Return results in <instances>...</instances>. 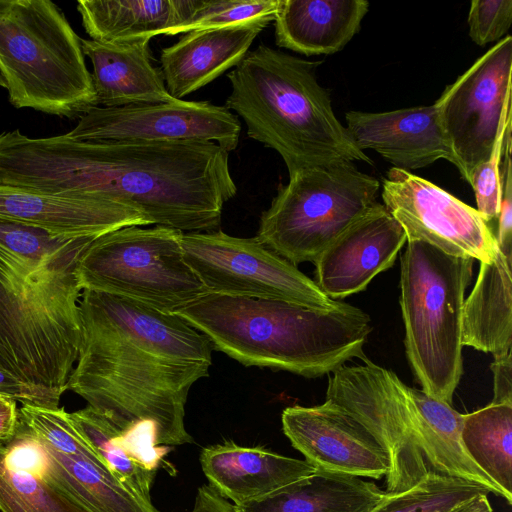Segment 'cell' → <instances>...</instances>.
Instances as JSON below:
<instances>
[{
	"mask_svg": "<svg viewBox=\"0 0 512 512\" xmlns=\"http://www.w3.org/2000/svg\"><path fill=\"white\" fill-rule=\"evenodd\" d=\"M0 73L16 108L79 119L97 106L81 38L50 0H0Z\"/></svg>",
	"mask_w": 512,
	"mask_h": 512,
	"instance_id": "52a82bcc",
	"label": "cell"
},
{
	"mask_svg": "<svg viewBox=\"0 0 512 512\" xmlns=\"http://www.w3.org/2000/svg\"><path fill=\"white\" fill-rule=\"evenodd\" d=\"M309 61L260 44L227 74L231 93L225 107L245 122L247 135L275 150L289 176L337 162L371 158L337 119L329 92Z\"/></svg>",
	"mask_w": 512,
	"mask_h": 512,
	"instance_id": "8992f818",
	"label": "cell"
},
{
	"mask_svg": "<svg viewBox=\"0 0 512 512\" xmlns=\"http://www.w3.org/2000/svg\"><path fill=\"white\" fill-rule=\"evenodd\" d=\"M0 86L3 87V88H6V82L4 80V78L2 77L1 73H0Z\"/></svg>",
	"mask_w": 512,
	"mask_h": 512,
	"instance_id": "b9f144b4",
	"label": "cell"
},
{
	"mask_svg": "<svg viewBox=\"0 0 512 512\" xmlns=\"http://www.w3.org/2000/svg\"><path fill=\"white\" fill-rule=\"evenodd\" d=\"M488 494H480L472 498L468 502L460 505L452 512H493Z\"/></svg>",
	"mask_w": 512,
	"mask_h": 512,
	"instance_id": "60d3db41",
	"label": "cell"
},
{
	"mask_svg": "<svg viewBox=\"0 0 512 512\" xmlns=\"http://www.w3.org/2000/svg\"><path fill=\"white\" fill-rule=\"evenodd\" d=\"M14 439L41 477L85 512H159L125 486L97 454L60 453L20 418Z\"/></svg>",
	"mask_w": 512,
	"mask_h": 512,
	"instance_id": "ac0fdd59",
	"label": "cell"
},
{
	"mask_svg": "<svg viewBox=\"0 0 512 512\" xmlns=\"http://www.w3.org/2000/svg\"><path fill=\"white\" fill-rule=\"evenodd\" d=\"M512 37L507 35L446 87L441 117L461 166V176L485 161L511 116Z\"/></svg>",
	"mask_w": 512,
	"mask_h": 512,
	"instance_id": "7c38bea8",
	"label": "cell"
},
{
	"mask_svg": "<svg viewBox=\"0 0 512 512\" xmlns=\"http://www.w3.org/2000/svg\"><path fill=\"white\" fill-rule=\"evenodd\" d=\"M0 185L110 200L183 233L215 231L237 192L229 153L213 142L31 138L19 129L0 140Z\"/></svg>",
	"mask_w": 512,
	"mask_h": 512,
	"instance_id": "6da1fadb",
	"label": "cell"
},
{
	"mask_svg": "<svg viewBox=\"0 0 512 512\" xmlns=\"http://www.w3.org/2000/svg\"><path fill=\"white\" fill-rule=\"evenodd\" d=\"M200 464L208 485L234 505L267 495L317 470L306 460L233 441L203 448Z\"/></svg>",
	"mask_w": 512,
	"mask_h": 512,
	"instance_id": "44dd1931",
	"label": "cell"
},
{
	"mask_svg": "<svg viewBox=\"0 0 512 512\" xmlns=\"http://www.w3.org/2000/svg\"><path fill=\"white\" fill-rule=\"evenodd\" d=\"M511 116L501 127L489 157L473 168L468 183L476 198V210L488 223L497 218L500 206V163L503 152V139Z\"/></svg>",
	"mask_w": 512,
	"mask_h": 512,
	"instance_id": "d6a6232c",
	"label": "cell"
},
{
	"mask_svg": "<svg viewBox=\"0 0 512 512\" xmlns=\"http://www.w3.org/2000/svg\"><path fill=\"white\" fill-rule=\"evenodd\" d=\"M326 400L359 421L387 454L385 493L407 490L432 471L502 494L462 443L463 414L407 386L393 371L368 358L344 364L329 377Z\"/></svg>",
	"mask_w": 512,
	"mask_h": 512,
	"instance_id": "5b68a950",
	"label": "cell"
},
{
	"mask_svg": "<svg viewBox=\"0 0 512 512\" xmlns=\"http://www.w3.org/2000/svg\"><path fill=\"white\" fill-rule=\"evenodd\" d=\"M493 372L494 404H512V354L511 352L494 358Z\"/></svg>",
	"mask_w": 512,
	"mask_h": 512,
	"instance_id": "8d00e7d4",
	"label": "cell"
},
{
	"mask_svg": "<svg viewBox=\"0 0 512 512\" xmlns=\"http://www.w3.org/2000/svg\"><path fill=\"white\" fill-rule=\"evenodd\" d=\"M0 511L85 512L4 442H0Z\"/></svg>",
	"mask_w": 512,
	"mask_h": 512,
	"instance_id": "f1b7e54d",
	"label": "cell"
},
{
	"mask_svg": "<svg viewBox=\"0 0 512 512\" xmlns=\"http://www.w3.org/2000/svg\"><path fill=\"white\" fill-rule=\"evenodd\" d=\"M368 10L366 0H281L275 43L306 56L334 54L358 33Z\"/></svg>",
	"mask_w": 512,
	"mask_h": 512,
	"instance_id": "603a6c76",
	"label": "cell"
},
{
	"mask_svg": "<svg viewBox=\"0 0 512 512\" xmlns=\"http://www.w3.org/2000/svg\"><path fill=\"white\" fill-rule=\"evenodd\" d=\"M182 234L162 226H127L100 235L78 261L82 289L177 312L208 293L184 259Z\"/></svg>",
	"mask_w": 512,
	"mask_h": 512,
	"instance_id": "30bf717a",
	"label": "cell"
},
{
	"mask_svg": "<svg viewBox=\"0 0 512 512\" xmlns=\"http://www.w3.org/2000/svg\"><path fill=\"white\" fill-rule=\"evenodd\" d=\"M383 205L402 226L407 241H422L446 254L491 263L495 233L473 208L434 183L390 168L383 178Z\"/></svg>",
	"mask_w": 512,
	"mask_h": 512,
	"instance_id": "4fadbf2b",
	"label": "cell"
},
{
	"mask_svg": "<svg viewBox=\"0 0 512 512\" xmlns=\"http://www.w3.org/2000/svg\"><path fill=\"white\" fill-rule=\"evenodd\" d=\"M406 241L402 226L376 202L317 258L314 281L337 301L364 291L395 263Z\"/></svg>",
	"mask_w": 512,
	"mask_h": 512,
	"instance_id": "2e32d148",
	"label": "cell"
},
{
	"mask_svg": "<svg viewBox=\"0 0 512 512\" xmlns=\"http://www.w3.org/2000/svg\"><path fill=\"white\" fill-rule=\"evenodd\" d=\"M191 512H237L234 504L228 502L210 485L198 488Z\"/></svg>",
	"mask_w": 512,
	"mask_h": 512,
	"instance_id": "f35d334b",
	"label": "cell"
},
{
	"mask_svg": "<svg viewBox=\"0 0 512 512\" xmlns=\"http://www.w3.org/2000/svg\"><path fill=\"white\" fill-rule=\"evenodd\" d=\"M511 123L507 125L500 163V206L497 216L498 228L495 234L499 250L512 258V164H511Z\"/></svg>",
	"mask_w": 512,
	"mask_h": 512,
	"instance_id": "d590c367",
	"label": "cell"
},
{
	"mask_svg": "<svg viewBox=\"0 0 512 512\" xmlns=\"http://www.w3.org/2000/svg\"><path fill=\"white\" fill-rule=\"evenodd\" d=\"M488 493L474 483L431 471L407 490L385 493L369 512H452L477 495Z\"/></svg>",
	"mask_w": 512,
	"mask_h": 512,
	"instance_id": "f546056e",
	"label": "cell"
},
{
	"mask_svg": "<svg viewBox=\"0 0 512 512\" xmlns=\"http://www.w3.org/2000/svg\"><path fill=\"white\" fill-rule=\"evenodd\" d=\"M346 129L362 151L375 150L395 168L412 170L445 159L461 166L445 131L438 100L387 112L349 111Z\"/></svg>",
	"mask_w": 512,
	"mask_h": 512,
	"instance_id": "e0dca14e",
	"label": "cell"
},
{
	"mask_svg": "<svg viewBox=\"0 0 512 512\" xmlns=\"http://www.w3.org/2000/svg\"><path fill=\"white\" fill-rule=\"evenodd\" d=\"M282 429L317 470L379 479L389 471L387 454L374 436L330 400L283 410Z\"/></svg>",
	"mask_w": 512,
	"mask_h": 512,
	"instance_id": "9a60e30c",
	"label": "cell"
},
{
	"mask_svg": "<svg viewBox=\"0 0 512 512\" xmlns=\"http://www.w3.org/2000/svg\"><path fill=\"white\" fill-rule=\"evenodd\" d=\"M19 422L16 401L0 396V442H6L15 435Z\"/></svg>",
	"mask_w": 512,
	"mask_h": 512,
	"instance_id": "ab89813d",
	"label": "cell"
},
{
	"mask_svg": "<svg viewBox=\"0 0 512 512\" xmlns=\"http://www.w3.org/2000/svg\"><path fill=\"white\" fill-rule=\"evenodd\" d=\"M462 443L475 464L512 504V404H494L463 414Z\"/></svg>",
	"mask_w": 512,
	"mask_h": 512,
	"instance_id": "83f0119b",
	"label": "cell"
},
{
	"mask_svg": "<svg viewBox=\"0 0 512 512\" xmlns=\"http://www.w3.org/2000/svg\"><path fill=\"white\" fill-rule=\"evenodd\" d=\"M68 240L39 228L0 220V248L22 258L42 260Z\"/></svg>",
	"mask_w": 512,
	"mask_h": 512,
	"instance_id": "836d02e7",
	"label": "cell"
},
{
	"mask_svg": "<svg viewBox=\"0 0 512 512\" xmlns=\"http://www.w3.org/2000/svg\"><path fill=\"white\" fill-rule=\"evenodd\" d=\"M79 314L81 344L67 389L157 447L192 443L185 405L208 375L209 339L175 313L103 292L83 290Z\"/></svg>",
	"mask_w": 512,
	"mask_h": 512,
	"instance_id": "7a4b0ae2",
	"label": "cell"
},
{
	"mask_svg": "<svg viewBox=\"0 0 512 512\" xmlns=\"http://www.w3.org/2000/svg\"><path fill=\"white\" fill-rule=\"evenodd\" d=\"M512 258L500 250L493 262L480 263L474 287L464 299L462 345L495 357L512 348Z\"/></svg>",
	"mask_w": 512,
	"mask_h": 512,
	"instance_id": "484cf974",
	"label": "cell"
},
{
	"mask_svg": "<svg viewBox=\"0 0 512 512\" xmlns=\"http://www.w3.org/2000/svg\"><path fill=\"white\" fill-rule=\"evenodd\" d=\"M200 0H79L77 10L91 40L128 43L185 34Z\"/></svg>",
	"mask_w": 512,
	"mask_h": 512,
	"instance_id": "cb8c5ba5",
	"label": "cell"
},
{
	"mask_svg": "<svg viewBox=\"0 0 512 512\" xmlns=\"http://www.w3.org/2000/svg\"><path fill=\"white\" fill-rule=\"evenodd\" d=\"M212 347L245 366L307 378L333 373L367 357L371 319L345 302L330 310L274 299L207 293L175 312Z\"/></svg>",
	"mask_w": 512,
	"mask_h": 512,
	"instance_id": "3957f363",
	"label": "cell"
},
{
	"mask_svg": "<svg viewBox=\"0 0 512 512\" xmlns=\"http://www.w3.org/2000/svg\"><path fill=\"white\" fill-rule=\"evenodd\" d=\"M97 237L68 240L44 259L0 248V364L56 409L81 344L78 261Z\"/></svg>",
	"mask_w": 512,
	"mask_h": 512,
	"instance_id": "277c9868",
	"label": "cell"
},
{
	"mask_svg": "<svg viewBox=\"0 0 512 512\" xmlns=\"http://www.w3.org/2000/svg\"><path fill=\"white\" fill-rule=\"evenodd\" d=\"M241 123L225 106L174 99L122 107L95 106L68 133L79 141L213 142L228 153L238 146Z\"/></svg>",
	"mask_w": 512,
	"mask_h": 512,
	"instance_id": "5bb4252c",
	"label": "cell"
},
{
	"mask_svg": "<svg viewBox=\"0 0 512 512\" xmlns=\"http://www.w3.org/2000/svg\"><path fill=\"white\" fill-rule=\"evenodd\" d=\"M384 495L361 477L316 470L235 507L237 512H369Z\"/></svg>",
	"mask_w": 512,
	"mask_h": 512,
	"instance_id": "d4e9b609",
	"label": "cell"
},
{
	"mask_svg": "<svg viewBox=\"0 0 512 512\" xmlns=\"http://www.w3.org/2000/svg\"><path fill=\"white\" fill-rule=\"evenodd\" d=\"M274 19L265 17L224 27L192 30L175 44L163 48L160 71L171 97L183 100L236 66L255 38Z\"/></svg>",
	"mask_w": 512,
	"mask_h": 512,
	"instance_id": "ffe728a7",
	"label": "cell"
},
{
	"mask_svg": "<svg viewBox=\"0 0 512 512\" xmlns=\"http://www.w3.org/2000/svg\"><path fill=\"white\" fill-rule=\"evenodd\" d=\"M181 246L185 261L208 293L284 300L321 310L340 303L256 237L240 238L221 230L187 232Z\"/></svg>",
	"mask_w": 512,
	"mask_h": 512,
	"instance_id": "8fae6325",
	"label": "cell"
},
{
	"mask_svg": "<svg viewBox=\"0 0 512 512\" xmlns=\"http://www.w3.org/2000/svg\"><path fill=\"white\" fill-rule=\"evenodd\" d=\"M511 23V0H474L470 3L469 36L479 46L506 37Z\"/></svg>",
	"mask_w": 512,
	"mask_h": 512,
	"instance_id": "e575fe53",
	"label": "cell"
},
{
	"mask_svg": "<svg viewBox=\"0 0 512 512\" xmlns=\"http://www.w3.org/2000/svg\"><path fill=\"white\" fill-rule=\"evenodd\" d=\"M0 396L22 405L44 407L42 399L0 364Z\"/></svg>",
	"mask_w": 512,
	"mask_h": 512,
	"instance_id": "74e56055",
	"label": "cell"
},
{
	"mask_svg": "<svg viewBox=\"0 0 512 512\" xmlns=\"http://www.w3.org/2000/svg\"><path fill=\"white\" fill-rule=\"evenodd\" d=\"M474 260L409 241L401 257L405 350L426 394L451 405L463 373L462 313Z\"/></svg>",
	"mask_w": 512,
	"mask_h": 512,
	"instance_id": "ba28073f",
	"label": "cell"
},
{
	"mask_svg": "<svg viewBox=\"0 0 512 512\" xmlns=\"http://www.w3.org/2000/svg\"><path fill=\"white\" fill-rule=\"evenodd\" d=\"M19 418L40 440L60 453L96 454L78 433L64 407L51 409L22 405Z\"/></svg>",
	"mask_w": 512,
	"mask_h": 512,
	"instance_id": "4dcf8cb0",
	"label": "cell"
},
{
	"mask_svg": "<svg viewBox=\"0 0 512 512\" xmlns=\"http://www.w3.org/2000/svg\"><path fill=\"white\" fill-rule=\"evenodd\" d=\"M379 189L353 162L298 171L262 212L255 237L295 266L314 263L378 202Z\"/></svg>",
	"mask_w": 512,
	"mask_h": 512,
	"instance_id": "9c48e42d",
	"label": "cell"
},
{
	"mask_svg": "<svg viewBox=\"0 0 512 512\" xmlns=\"http://www.w3.org/2000/svg\"><path fill=\"white\" fill-rule=\"evenodd\" d=\"M150 40L102 43L82 39L93 67L91 74L97 106L122 107L173 101L162 73L153 66Z\"/></svg>",
	"mask_w": 512,
	"mask_h": 512,
	"instance_id": "7402d4cb",
	"label": "cell"
},
{
	"mask_svg": "<svg viewBox=\"0 0 512 512\" xmlns=\"http://www.w3.org/2000/svg\"><path fill=\"white\" fill-rule=\"evenodd\" d=\"M0 220L42 229L64 239L99 237L149 225L135 209L105 199L76 198L0 185Z\"/></svg>",
	"mask_w": 512,
	"mask_h": 512,
	"instance_id": "d6986e66",
	"label": "cell"
},
{
	"mask_svg": "<svg viewBox=\"0 0 512 512\" xmlns=\"http://www.w3.org/2000/svg\"><path fill=\"white\" fill-rule=\"evenodd\" d=\"M281 0H200L185 33L274 17Z\"/></svg>",
	"mask_w": 512,
	"mask_h": 512,
	"instance_id": "1f68e13d",
	"label": "cell"
},
{
	"mask_svg": "<svg viewBox=\"0 0 512 512\" xmlns=\"http://www.w3.org/2000/svg\"><path fill=\"white\" fill-rule=\"evenodd\" d=\"M69 418L110 471L140 499L152 503L151 488L161 459L159 447L122 430L90 405L69 412Z\"/></svg>",
	"mask_w": 512,
	"mask_h": 512,
	"instance_id": "4316f807",
	"label": "cell"
}]
</instances>
